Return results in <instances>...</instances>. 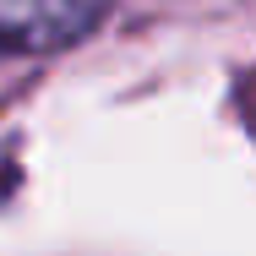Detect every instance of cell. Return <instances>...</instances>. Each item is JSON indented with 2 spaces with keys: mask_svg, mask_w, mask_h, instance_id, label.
I'll list each match as a JSON object with an SVG mask.
<instances>
[{
  "mask_svg": "<svg viewBox=\"0 0 256 256\" xmlns=\"http://www.w3.org/2000/svg\"><path fill=\"white\" fill-rule=\"evenodd\" d=\"M109 0H0V50L50 54L98 28Z\"/></svg>",
  "mask_w": 256,
  "mask_h": 256,
  "instance_id": "cell-1",
  "label": "cell"
}]
</instances>
